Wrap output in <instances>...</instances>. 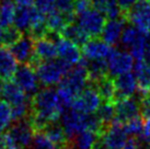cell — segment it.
I'll return each instance as SVG.
<instances>
[{"mask_svg":"<svg viewBox=\"0 0 150 149\" xmlns=\"http://www.w3.org/2000/svg\"><path fill=\"white\" fill-rule=\"evenodd\" d=\"M70 90L77 96L84 88L89 84V71L87 68V62L83 57L81 58L77 65L72 66L65 78L59 83Z\"/></svg>","mask_w":150,"mask_h":149,"instance_id":"cell-6","label":"cell"},{"mask_svg":"<svg viewBox=\"0 0 150 149\" xmlns=\"http://www.w3.org/2000/svg\"><path fill=\"white\" fill-rule=\"evenodd\" d=\"M133 69L137 78L139 94L150 93V66L145 60H136Z\"/></svg>","mask_w":150,"mask_h":149,"instance_id":"cell-22","label":"cell"},{"mask_svg":"<svg viewBox=\"0 0 150 149\" xmlns=\"http://www.w3.org/2000/svg\"><path fill=\"white\" fill-rule=\"evenodd\" d=\"M43 132L45 133L47 137L50 139V141L54 144L56 149H65L69 146V144H68L69 140L66 136L64 127L60 123H57V121L50 123L43 129Z\"/></svg>","mask_w":150,"mask_h":149,"instance_id":"cell-23","label":"cell"},{"mask_svg":"<svg viewBox=\"0 0 150 149\" xmlns=\"http://www.w3.org/2000/svg\"><path fill=\"white\" fill-rule=\"evenodd\" d=\"M102 98L93 83L88 84L79 94L76 96L71 109L83 114H93L102 104Z\"/></svg>","mask_w":150,"mask_h":149,"instance_id":"cell-7","label":"cell"},{"mask_svg":"<svg viewBox=\"0 0 150 149\" xmlns=\"http://www.w3.org/2000/svg\"><path fill=\"white\" fill-rule=\"evenodd\" d=\"M34 133L35 129L31 123V120L30 117H26L23 120L16 121V123L9 127L8 132L4 134V136L17 148L24 149L30 147Z\"/></svg>","mask_w":150,"mask_h":149,"instance_id":"cell-5","label":"cell"},{"mask_svg":"<svg viewBox=\"0 0 150 149\" xmlns=\"http://www.w3.org/2000/svg\"><path fill=\"white\" fill-rule=\"evenodd\" d=\"M30 147L31 149H56L55 145L43 131H35Z\"/></svg>","mask_w":150,"mask_h":149,"instance_id":"cell-32","label":"cell"},{"mask_svg":"<svg viewBox=\"0 0 150 149\" xmlns=\"http://www.w3.org/2000/svg\"><path fill=\"white\" fill-rule=\"evenodd\" d=\"M75 2L76 0H57L56 6H55V10L63 13L65 17L69 19L70 22H74L76 17Z\"/></svg>","mask_w":150,"mask_h":149,"instance_id":"cell-34","label":"cell"},{"mask_svg":"<svg viewBox=\"0 0 150 149\" xmlns=\"http://www.w3.org/2000/svg\"><path fill=\"white\" fill-rule=\"evenodd\" d=\"M98 137H99L98 133L87 129L79 133L71 140V144L75 149H93Z\"/></svg>","mask_w":150,"mask_h":149,"instance_id":"cell-27","label":"cell"},{"mask_svg":"<svg viewBox=\"0 0 150 149\" xmlns=\"http://www.w3.org/2000/svg\"><path fill=\"white\" fill-rule=\"evenodd\" d=\"M13 116L11 105L7 101L0 100V134L11 126Z\"/></svg>","mask_w":150,"mask_h":149,"instance_id":"cell-31","label":"cell"},{"mask_svg":"<svg viewBox=\"0 0 150 149\" xmlns=\"http://www.w3.org/2000/svg\"><path fill=\"white\" fill-rule=\"evenodd\" d=\"M1 45H2V41H1V36H0V47H1Z\"/></svg>","mask_w":150,"mask_h":149,"instance_id":"cell-46","label":"cell"},{"mask_svg":"<svg viewBox=\"0 0 150 149\" xmlns=\"http://www.w3.org/2000/svg\"><path fill=\"white\" fill-rule=\"evenodd\" d=\"M4 79L0 78V96H2V92H4Z\"/></svg>","mask_w":150,"mask_h":149,"instance_id":"cell-44","label":"cell"},{"mask_svg":"<svg viewBox=\"0 0 150 149\" xmlns=\"http://www.w3.org/2000/svg\"><path fill=\"white\" fill-rule=\"evenodd\" d=\"M86 62H87V68L89 71V82L90 83H96L108 74L106 59H96V60L86 59Z\"/></svg>","mask_w":150,"mask_h":149,"instance_id":"cell-25","label":"cell"},{"mask_svg":"<svg viewBox=\"0 0 150 149\" xmlns=\"http://www.w3.org/2000/svg\"><path fill=\"white\" fill-rule=\"evenodd\" d=\"M93 84L98 89L103 102H113V103H115V101H116V92H115L114 80H113L112 77H110L108 74L106 77L102 78L100 81H98L96 83H93Z\"/></svg>","mask_w":150,"mask_h":149,"instance_id":"cell-26","label":"cell"},{"mask_svg":"<svg viewBox=\"0 0 150 149\" xmlns=\"http://www.w3.org/2000/svg\"><path fill=\"white\" fill-rule=\"evenodd\" d=\"M113 80H114L115 92H116V101L124 98L134 96V94L138 91L137 78L132 71L118 74L116 77H114Z\"/></svg>","mask_w":150,"mask_h":149,"instance_id":"cell-14","label":"cell"},{"mask_svg":"<svg viewBox=\"0 0 150 149\" xmlns=\"http://www.w3.org/2000/svg\"><path fill=\"white\" fill-rule=\"evenodd\" d=\"M140 104V114L142 118H150V93L144 94L139 98Z\"/></svg>","mask_w":150,"mask_h":149,"instance_id":"cell-37","label":"cell"},{"mask_svg":"<svg viewBox=\"0 0 150 149\" xmlns=\"http://www.w3.org/2000/svg\"><path fill=\"white\" fill-rule=\"evenodd\" d=\"M71 67L72 66L63 62L62 59L55 58L52 60L38 62L35 65V70L41 84L45 87H53L62 82Z\"/></svg>","mask_w":150,"mask_h":149,"instance_id":"cell-2","label":"cell"},{"mask_svg":"<svg viewBox=\"0 0 150 149\" xmlns=\"http://www.w3.org/2000/svg\"><path fill=\"white\" fill-rule=\"evenodd\" d=\"M18 69V62L10 48L0 47V78L10 80L13 78Z\"/></svg>","mask_w":150,"mask_h":149,"instance_id":"cell-21","label":"cell"},{"mask_svg":"<svg viewBox=\"0 0 150 149\" xmlns=\"http://www.w3.org/2000/svg\"><path fill=\"white\" fill-rule=\"evenodd\" d=\"M77 23L90 37H99L106 23V17L102 11L92 6L83 13L77 16Z\"/></svg>","mask_w":150,"mask_h":149,"instance_id":"cell-8","label":"cell"},{"mask_svg":"<svg viewBox=\"0 0 150 149\" xmlns=\"http://www.w3.org/2000/svg\"><path fill=\"white\" fill-rule=\"evenodd\" d=\"M124 124L114 120L99 134L93 149H123L128 140Z\"/></svg>","mask_w":150,"mask_h":149,"instance_id":"cell-4","label":"cell"},{"mask_svg":"<svg viewBox=\"0 0 150 149\" xmlns=\"http://www.w3.org/2000/svg\"><path fill=\"white\" fill-rule=\"evenodd\" d=\"M148 2H149V4H150V0H148Z\"/></svg>","mask_w":150,"mask_h":149,"instance_id":"cell-48","label":"cell"},{"mask_svg":"<svg viewBox=\"0 0 150 149\" xmlns=\"http://www.w3.org/2000/svg\"><path fill=\"white\" fill-rule=\"evenodd\" d=\"M2 148V135L0 134V149Z\"/></svg>","mask_w":150,"mask_h":149,"instance_id":"cell-45","label":"cell"},{"mask_svg":"<svg viewBox=\"0 0 150 149\" xmlns=\"http://www.w3.org/2000/svg\"><path fill=\"white\" fill-rule=\"evenodd\" d=\"M16 11H17V7L10 0L1 1L0 4V29L13 24Z\"/></svg>","mask_w":150,"mask_h":149,"instance_id":"cell-29","label":"cell"},{"mask_svg":"<svg viewBox=\"0 0 150 149\" xmlns=\"http://www.w3.org/2000/svg\"><path fill=\"white\" fill-rule=\"evenodd\" d=\"M136 140H137V149H150V141L144 140L138 137H136Z\"/></svg>","mask_w":150,"mask_h":149,"instance_id":"cell-41","label":"cell"},{"mask_svg":"<svg viewBox=\"0 0 150 149\" xmlns=\"http://www.w3.org/2000/svg\"><path fill=\"white\" fill-rule=\"evenodd\" d=\"M0 36H1L2 44L7 46H11L14 42H17L22 36V33L12 24L10 26H7V28L0 29Z\"/></svg>","mask_w":150,"mask_h":149,"instance_id":"cell-33","label":"cell"},{"mask_svg":"<svg viewBox=\"0 0 150 149\" xmlns=\"http://www.w3.org/2000/svg\"><path fill=\"white\" fill-rule=\"evenodd\" d=\"M124 17L133 26L144 33L150 34V4L148 0H138L124 13Z\"/></svg>","mask_w":150,"mask_h":149,"instance_id":"cell-9","label":"cell"},{"mask_svg":"<svg viewBox=\"0 0 150 149\" xmlns=\"http://www.w3.org/2000/svg\"><path fill=\"white\" fill-rule=\"evenodd\" d=\"M10 50L17 62L21 65H31L34 67V60L38 62L35 57L34 40L30 35L20 37L10 46Z\"/></svg>","mask_w":150,"mask_h":149,"instance_id":"cell-12","label":"cell"},{"mask_svg":"<svg viewBox=\"0 0 150 149\" xmlns=\"http://www.w3.org/2000/svg\"><path fill=\"white\" fill-rule=\"evenodd\" d=\"M34 50L35 57L38 62L52 60L58 57L56 43L46 36L34 40Z\"/></svg>","mask_w":150,"mask_h":149,"instance_id":"cell-19","label":"cell"},{"mask_svg":"<svg viewBox=\"0 0 150 149\" xmlns=\"http://www.w3.org/2000/svg\"><path fill=\"white\" fill-rule=\"evenodd\" d=\"M144 125L145 124H144L142 117H140V115L135 116L129 121H127L126 123H124L127 134L129 136L133 137H138L142 135V131H144Z\"/></svg>","mask_w":150,"mask_h":149,"instance_id":"cell-35","label":"cell"},{"mask_svg":"<svg viewBox=\"0 0 150 149\" xmlns=\"http://www.w3.org/2000/svg\"><path fill=\"white\" fill-rule=\"evenodd\" d=\"M56 46H57L58 58L67 62L68 65L75 66L81 60L82 53L80 52L79 46L74 42L69 41L60 35V37L56 41Z\"/></svg>","mask_w":150,"mask_h":149,"instance_id":"cell-16","label":"cell"},{"mask_svg":"<svg viewBox=\"0 0 150 149\" xmlns=\"http://www.w3.org/2000/svg\"><path fill=\"white\" fill-rule=\"evenodd\" d=\"M108 70L110 77H116L118 74L132 71L134 68V57L128 50H122L118 48H113L106 58Z\"/></svg>","mask_w":150,"mask_h":149,"instance_id":"cell-10","label":"cell"},{"mask_svg":"<svg viewBox=\"0 0 150 149\" xmlns=\"http://www.w3.org/2000/svg\"><path fill=\"white\" fill-rule=\"evenodd\" d=\"M17 7H32L35 4V0H14Z\"/></svg>","mask_w":150,"mask_h":149,"instance_id":"cell-42","label":"cell"},{"mask_svg":"<svg viewBox=\"0 0 150 149\" xmlns=\"http://www.w3.org/2000/svg\"><path fill=\"white\" fill-rule=\"evenodd\" d=\"M2 98L4 101H7L11 105V108L31 103L29 95L26 94L14 81H10V80H8V82H4Z\"/></svg>","mask_w":150,"mask_h":149,"instance_id":"cell-18","label":"cell"},{"mask_svg":"<svg viewBox=\"0 0 150 149\" xmlns=\"http://www.w3.org/2000/svg\"><path fill=\"white\" fill-rule=\"evenodd\" d=\"M115 112H116L115 120L124 124L130 118L140 114L139 99L129 96V98L117 100L115 102Z\"/></svg>","mask_w":150,"mask_h":149,"instance_id":"cell-15","label":"cell"},{"mask_svg":"<svg viewBox=\"0 0 150 149\" xmlns=\"http://www.w3.org/2000/svg\"><path fill=\"white\" fill-rule=\"evenodd\" d=\"M56 1L57 0H35L34 7L38 9L40 12L44 13L46 16L55 9Z\"/></svg>","mask_w":150,"mask_h":149,"instance_id":"cell-36","label":"cell"},{"mask_svg":"<svg viewBox=\"0 0 150 149\" xmlns=\"http://www.w3.org/2000/svg\"><path fill=\"white\" fill-rule=\"evenodd\" d=\"M81 47H82V57L88 60L106 59L113 50L112 46L108 45L102 38L98 37H91Z\"/></svg>","mask_w":150,"mask_h":149,"instance_id":"cell-13","label":"cell"},{"mask_svg":"<svg viewBox=\"0 0 150 149\" xmlns=\"http://www.w3.org/2000/svg\"><path fill=\"white\" fill-rule=\"evenodd\" d=\"M63 113L56 89L45 87L33 95L29 117L35 131H43L50 123L58 121Z\"/></svg>","mask_w":150,"mask_h":149,"instance_id":"cell-1","label":"cell"},{"mask_svg":"<svg viewBox=\"0 0 150 149\" xmlns=\"http://www.w3.org/2000/svg\"><path fill=\"white\" fill-rule=\"evenodd\" d=\"M138 138H142L144 140L150 141V118H147L146 123L144 125V131L140 136H138Z\"/></svg>","mask_w":150,"mask_h":149,"instance_id":"cell-40","label":"cell"},{"mask_svg":"<svg viewBox=\"0 0 150 149\" xmlns=\"http://www.w3.org/2000/svg\"><path fill=\"white\" fill-rule=\"evenodd\" d=\"M92 7V0H76L75 2V10L76 16H78L80 13H83L87 11L88 9Z\"/></svg>","mask_w":150,"mask_h":149,"instance_id":"cell-38","label":"cell"},{"mask_svg":"<svg viewBox=\"0 0 150 149\" xmlns=\"http://www.w3.org/2000/svg\"><path fill=\"white\" fill-rule=\"evenodd\" d=\"M123 149H137V140H136V137L129 138Z\"/></svg>","mask_w":150,"mask_h":149,"instance_id":"cell-43","label":"cell"},{"mask_svg":"<svg viewBox=\"0 0 150 149\" xmlns=\"http://www.w3.org/2000/svg\"><path fill=\"white\" fill-rule=\"evenodd\" d=\"M1 1H8V0H1Z\"/></svg>","mask_w":150,"mask_h":149,"instance_id":"cell-47","label":"cell"},{"mask_svg":"<svg viewBox=\"0 0 150 149\" xmlns=\"http://www.w3.org/2000/svg\"><path fill=\"white\" fill-rule=\"evenodd\" d=\"M38 13V9L35 7H17L13 25L21 33H29L31 26L33 25Z\"/></svg>","mask_w":150,"mask_h":149,"instance_id":"cell-20","label":"cell"},{"mask_svg":"<svg viewBox=\"0 0 150 149\" xmlns=\"http://www.w3.org/2000/svg\"><path fill=\"white\" fill-rule=\"evenodd\" d=\"M60 35L69 41L74 42L78 46H82L90 40V36L84 32V30L78 23L74 22L68 23L62 31Z\"/></svg>","mask_w":150,"mask_h":149,"instance_id":"cell-24","label":"cell"},{"mask_svg":"<svg viewBox=\"0 0 150 149\" xmlns=\"http://www.w3.org/2000/svg\"><path fill=\"white\" fill-rule=\"evenodd\" d=\"M68 23H71L69 19L65 17L63 13H60L57 10H53L52 12L46 14V25L48 31L52 32H56V33H62L64 28L66 26Z\"/></svg>","mask_w":150,"mask_h":149,"instance_id":"cell-28","label":"cell"},{"mask_svg":"<svg viewBox=\"0 0 150 149\" xmlns=\"http://www.w3.org/2000/svg\"><path fill=\"white\" fill-rule=\"evenodd\" d=\"M127 22L125 17L120 19H108L101 33V38L106 42L108 45L114 46L121 41V36L125 29V23Z\"/></svg>","mask_w":150,"mask_h":149,"instance_id":"cell-17","label":"cell"},{"mask_svg":"<svg viewBox=\"0 0 150 149\" xmlns=\"http://www.w3.org/2000/svg\"><path fill=\"white\" fill-rule=\"evenodd\" d=\"M121 44L132 54L134 59L144 60L150 46V34L144 33L133 25L125 26L121 36Z\"/></svg>","mask_w":150,"mask_h":149,"instance_id":"cell-3","label":"cell"},{"mask_svg":"<svg viewBox=\"0 0 150 149\" xmlns=\"http://www.w3.org/2000/svg\"><path fill=\"white\" fill-rule=\"evenodd\" d=\"M116 1L118 6H120V8L123 10V12L125 13L126 11H128L129 9L137 2L138 0H116Z\"/></svg>","mask_w":150,"mask_h":149,"instance_id":"cell-39","label":"cell"},{"mask_svg":"<svg viewBox=\"0 0 150 149\" xmlns=\"http://www.w3.org/2000/svg\"><path fill=\"white\" fill-rule=\"evenodd\" d=\"M96 114L100 118L102 124L104 125V127H106L115 120V115H116L115 103H113V102H102L100 108L98 109V111L96 112Z\"/></svg>","mask_w":150,"mask_h":149,"instance_id":"cell-30","label":"cell"},{"mask_svg":"<svg viewBox=\"0 0 150 149\" xmlns=\"http://www.w3.org/2000/svg\"><path fill=\"white\" fill-rule=\"evenodd\" d=\"M13 81L29 96H33L40 90L41 82L38 80L35 68L31 65H21L18 67L13 76Z\"/></svg>","mask_w":150,"mask_h":149,"instance_id":"cell-11","label":"cell"}]
</instances>
